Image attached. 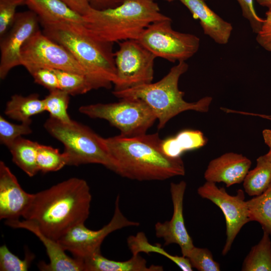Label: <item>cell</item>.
<instances>
[{
    "mask_svg": "<svg viewBox=\"0 0 271 271\" xmlns=\"http://www.w3.org/2000/svg\"><path fill=\"white\" fill-rule=\"evenodd\" d=\"M67 157L63 152L51 146L39 144L37 157L39 171L44 173L56 172L67 165Z\"/></svg>",
    "mask_w": 271,
    "mask_h": 271,
    "instance_id": "f546056e",
    "label": "cell"
},
{
    "mask_svg": "<svg viewBox=\"0 0 271 271\" xmlns=\"http://www.w3.org/2000/svg\"><path fill=\"white\" fill-rule=\"evenodd\" d=\"M188 68L185 61L179 62L157 82L142 84L121 91H113L112 94L120 99L136 98L144 101L155 114L158 121V129H162L171 119L182 112L209 111L212 101L211 96H205L196 102H188L183 98L185 93L179 89V79Z\"/></svg>",
    "mask_w": 271,
    "mask_h": 271,
    "instance_id": "5b68a950",
    "label": "cell"
},
{
    "mask_svg": "<svg viewBox=\"0 0 271 271\" xmlns=\"http://www.w3.org/2000/svg\"><path fill=\"white\" fill-rule=\"evenodd\" d=\"M79 111L89 117L108 121L124 137L147 133L157 120L150 106L144 101L136 98H121L117 102L83 105Z\"/></svg>",
    "mask_w": 271,
    "mask_h": 271,
    "instance_id": "52a82bcc",
    "label": "cell"
},
{
    "mask_svg": "<svg viewBox=\"0 0 271 271\" xmlns=\"http://www.w3.org/2000/svg\"><path fill=\"white\" fill-rule=\"evenodd\" d=\"M271 184V162L266 154L256 160L255 168L249 170L243 181L244 191L250 196L259 195Z\"/></svg>",
    "mask_w": 271,
    "mask_h": 271,
    "instance_id": "cb8c5ba5",
    "label": "cell"
},
{
    "mask_svg": "<svg viewBox=\"0 0 271 271\" xmlns=\"http://www.w3.org/2000/svg\"><path fill=\"white\" fill-rule=\"evenodd\" d=\"M73 11L84 16L91 9L89 0H60Z\"/></svg>",
    "mask_w": 271,
    "mask_h": 271,
    "instance_id": "74e56055",
    "label": "cell"
},
{
    "mask_svg": "<svg viewBox=\"0 0 271 271\" xmlns=\"http://www.w3.org/2000/svg\"><path fill=\"white\" fill-rule=\"evenodd\" d=\"M44 128L64 147L67 165H101L112 171L113 163L104 141L90 128L72 120L63 122L49 117Z\"/></svg>",
    "mask_w": 271,
    "mask_h": 271,
    "instance_id": "8992f818",
    "label": "cell"
},
{
    "mask_svg": "<svg viewBox=\"0 0 271 271\" xmlns=\"http://www.w3.org/2000/svg\"><path fill=\"white\" fill-rule=\"evenodd\" d=\"M187 257L193 268L199 271H219L220 264L216 261L211 252L206 248L194 246Z\"/></svg>",
    "mask_w": 271,
    "mask_h": 271,
    "instance_id": "d6a6232c",
    "label": "cell"
},
{
    "mask_svg": "<svg viewBox=\"0 0 271 271\" xmlns=\"http://www.w3.org/2000/svg\"><path fill=\"white\" fill-rule=\"evenodd\" d=\"M91 200L87 182L71 178L33 194L22 217L33 222L47 236L58 240L74 226L84 223Z\"/></svg>",
    "mask_w": 271,
    "mask_h": 271,
    "instance_id": "6da1fadb",
    "label": "cell"
},
{
    "mask_svg": "<svg viewBox=\"0 0 271 271\" xmlns=\"http://www.w3.org/2000/svg\"><path fill=\"white\" fill-rule=\"evenodd\" d=\"M37 15L29 10L17 13L10 29L1 38L0 78L4 79L14 68L21 66V51L26 41L39 29Z\"/></svg>",
    "mask_w": 271,
    "mask_h": 271,
    "instance_id": "4fadbf2b",
    "label": "cell"
},
{
    "mask_svg": "<svg viewBox=\"0 0 271 271\" xmlns=\"http://www.w3.org/2000/svg\"><path fill=\"white\" fill-rule=\"evenodd\" d=\"M114 52L116 79L113 91H121L152 82L157 58L137 40L119 42Z\"/></svg>",
    "mask_w": 271,
    "mask_h": 271,
    "instance_id": "30bf717a",
    "label": "cell"
},
{
    "mask_svg": "<svg viewBox=\"0 0 271 271\" xmlns=\"http://www.w3.org/2000/svg\"><path fill=\"white\" fill-rule=\"evenodd\" d=\"M120 196L115 199L113 215L110 221L101 229L93 230L85 227L84 223L78 224L68 231L57 241L66 251L81 260L100 252V246L109 234L124 227L139 226L140 223L130 220L120 208Z\"/></svg>",
    "mask_w": 271,
    "mask_h": 271,
    "instance_id": "8fae6325",
    "label": "cell"
},
{
    "mask_svg": "<svg viewBox=\"0 0 271 271\" xmlns=\"http://www.w3.org/2000/svg\"><path fill=\"white\" fill-rule=\"evenodd\" d=\"M198 194L217 206L225 217L226 239L222 251L223 255L230 250L233 241L242 227L249 222L244 191L239 189L235 195L229 194L225 188L206 181L197 189Z\"/></svg>",
    "mask_w": 271,
    "mask_h": 271,
    "instance_id": "7c38bea8",
    "label": "cell"
},
{
    "mask_svg": "<svg viewBox=\"0 0 271 271\" xmlns=\"http://www.w3.org/2000/svg\"><path fill=\"white\" fill-rule=\"evenodd\" d=\"M41 25L45 35L64 47L86 69L95 89L111 87L116 79L113 44L94 39L83 26L65 23Z\"/></svg>",
    "mask_w": 271,
    "mask_h": 271,
    "instance_id": "277c9868",
    "label": "cell"
},
{
    "mask_svg": "<svg viewBox=\"0 0 271 271\" xmlns=\"http://www.w3.org/2000/svg\"><path fill=\"white\" fill-rule=\"evenodd\" d=\"M59 81V89L70 95L83 94L94 89L85 75L68 71L54 69Z\"/></svg>",
    "mask_w": 271,
    "mask_h": 271,
    "instance_id": "f1b7e54d",
    "label": "cell"
},
{
    "mask_svg": "<svg viewBox=\"0 0 271 271\" xmlns=\"http://www.w3.org/2000/svg\"><path fill=\"white\" fill-rule=\"evenodd\" d=\"M251 165V161L241 154L226 153L209 163L204 177L206 181L223 182L228 187L242 182Z\"/></svg>",
    "mask_w": 271,
    "mask_h": 271,
    "instance_id": "e0dca14e",
    "label": "cell"
},
{
    "mask_svg": "<svg viewBox=\"0 0 271 271\" xmlns=\"http://www.w3.org/2000/svg\"><path fill=\"white\" fill-rule=\"evenodd\" d=\"M258 44L267 51L271 52V11L265 13V18L262 27L256 34Z\"/></svg>",
    "mask_w": 271,
    "mask_h": 271,
    "instance_id": "8d00e7d4",
    "label": "cell"
},
{
    "mask_svg": "<svg viewBox=\"0 0 271 271\" xmlns=\"http://www.w3.org/2000/svg\"><path fill=\"white\" fill-rule=\"evenodd\" d=\"M84 271H163L161 265L148 266L147 260L139 254L125 261H116L106 258L101 252L94 254L82 260Z\"/></svg>",
    "mask_w": 271,
    "mask_h": 271,
    "instance_id": "ffe728a7",
    "label": "cell"
},
{
    "mask_svg": "<svg viewBox=\"0 0 271 271\" xmlns=\"http://www.w3.org/2000/svg\"><path fill=\"white\" fill-rule=\"evenodd\" d=\"M35 257L34 254L27 249L24 259H21L4 244L0 247V270L27 271Z\"/></svg>",
    "mask_w": 271,
    "mask_h": 271,
    "instance_id": "4dcf8cb0",
    "label": "cell"
},
{
    "mask_svg": "<svg viewBox=\"0 0 271 271\" xmlns=\"http://www.w3.org/2000/svg\"><path fill=\"white\" fill-rule=\"evenodd\" d=\"M45 111L44 99L39 94L27 96L14 94L7 102L5 113L9 117L21 122H32L31 117Z\"/></svg>",
    "mask_w": 271,
    "mask_h": 271,
    "instance_id": "44dd1931",
    "label": "cell"
},
{
    "mask_svg": "<svg viewBox=\"0 0 271 271\" xmlns=\"http://www.w3.org/2000/svg\"><path fill=\"white\" fill-rule=\"evenodd\" d=\"M207 142L206 138L201 131L185 130L175 137L162 140L161 146L167 156L178 158L185 152L203 147Z\"/></svg>",
    "mask_w": 271,
    "mask_h": 271,
    "instance_id": "7402d4cb",
    "label": "cell"
},
{
    "mask_svg": "<svg viewBox=\"0 0 271 271\" xmlns=\"http://www.w3.org/2000/svg\"><path fill=\"white\" fill-rule=\"evenodd\" d=\"M262 137L264 142L269 149H271V129H265L262 131Z\"/></svg>",
    "mask_w": 271,
    "mask_h": 271,
    "instance_id": "60d3db41",
    "label": "cell"
},
{
    "mask_svg": "<svg viewBox=\"0 0 271 271\" xmlns=\"http://www.w3.org/2000/svg\"><path fill=\"white\" fill-rule=\"evenodd\" d=\"M127 245L132 255L139 254L141 252L147 254L157 253L172 261L183 271L193 270V267L187 257L183 255H172L167 252L160 244H151L143 232H139L136 235L129 236L127 238Z\"/></svg>",
    "mask_w": 271,
    "mask_h": 271,
    "instance_id": "d4e9b609",
    "label": "cell"
},
{
    "mask_svg": "<svg viewBox=\"0 0 271 271\" xmlns=\"http://www.w3.org/2000/svg\"><path fill=\"white\" fill-rule=\"evenodd\" d=\"M38 143L25 138H18L10 148L13 162L29 177L39 172L37 163Z\"/></svg>",
    "mask_w": 271,
    "mask_h": 271,
    "instance_id": "603a6c76",
    "label": "cell"
},
{
    "mask_svg": "<svg viewBox=\"0 0 271 271\" xmlns=\"http://www.w3.org/2000/svg\"><path fill=\"white\" fill-rule=\"evenodd\" d=\"M223 111L227 113H238V114H241L242 115L257 116V117H259L266 119L269 120H271V114H269V115L263 114L255 113H252V112H246V111H237V110H232L230 109H228L224 107L223 108Z\"/></svg>",
    "mask_w": 271,
    "mask_h": 271,
    "instance_id": "ab89813d",
    "label": "cell"
},
{
    "mask_svg": "<svg viewBox=\"0 0 271 271\" xmlns=\"http://www.w3.org/2000/svg\"><path fill=\"white\" fill-rule=\"evenodd\" d=\"M123 0H89L91 8L96 10H105L120 5Z\"/></svg>",
    "mask_w": 271,
    "mask_h": 271,
    "instance_id": "f35d334b",
    "label": "cell"
},
{
    "mask_svg": "<svg viewBox=\"0 0 271 271\" xmlns=\"http://www.w3.org/2000/svg\"><path fill=\"white\" fill-rule=\"evenodd\" d=\"M241 9L242 15L250 23L252 31L257 34L263 24L264 19L256 14L253 5V0H236Z\"/></svg>",
    "mask_w": 271,
    "mask_h": 271,
    "instance_id": "d590c367",
    "label": "cell"
},
{
    "mask_svg": "<svg viewBox=\"0 0 271 271\" xmlns=\"http://www.w3.org/2000/svg\"><path fill=\"white\" fill-rule=\"evenodd\" d=\"M137 40L157 58L173 63L192 57L200 43L197 36L174 30L170 18L150 24Z\"/></svg>",
    "mask_w": 271,
    "mask_h": 271,
    "instance_id": "ba28073f",
    "label": "cell"
},
{
    "mask_svg": "<svg viewBox=\"0 0 271 271\" xmlns=\"http://www.w3.org/2000/svg\"><path fill=\"white\" fill-rule=\"evenodd\" d=\"M269 234L263 231L262 238L245 258L241 270L271 271V240Z\"/></svg>",
    "mask_w": 271,
    "mask_h": 271,
    "instance_id": "484cf974",
    "label": "cell"
},
{
    "mask_svg": "<svg viewBox=\"0 0 271 271\" xmlns=\"http://www.w3.org/2000/svg\"><path fill=\"white\" fill-rule=\"evenodd\" d=\"M70 95L60 89L49 91L44 99L45 111L50 117L58 121L70 123L73 120L68 113Z\"/></svg>",
    "mask_w": 271,
    "mask_h": 271,
    "instance_id": "83f0119b",
    "label": "cell"
},
{
    "mask_svg": "<svg viewBox=\"0 0 271 271\" xmlns=\"http://www.w3.org/2000/svg\"><path fill=\"white\" fill-rule=\"evenodd\" d=\"M84 31L98 41L112 43L138 40L152 23L169 17L162 14L154 0H123L105 10L92 8L83 16Z\"/></svg>",
    "mask_w": 271,
    "mask_h": 271,
    "instance_id": "3957f363",
    "label": "cell"
},
{
    "mask_svg": "<svg viewBox=\"0 0 271 271\" xmlns=\"http://www.w3.org/2000/svg\"><path fill=\"white\" fill-rule=\"evenodd\" d=\"M21 66L30 74L40 68L62 70L81 74L87 77L92 83L86 69L73 55L40 30L31 37L23 46L21 51Z\"/></svg>",
    "mask_w": 271,
    "mask_h": 271,
    "instance_id": "9c48e42d",
    "label": "cell"
},
{
    "mask_svg": "<svg viewBox=\"0 0 271 271\" xmlns=\"http://www.w3.org/2000/svg\"><path fill=\"white\" fill-rule=\"evenodd\" d=\"M266 155L271 162V149H269V151L266 154Z\"/></svg>",
    "mask_w": 271,
    "mask_h": 271,
    "instance_id": "7bdbcfd3",
    "label": "cell"
},
{
    "mask_svg": "<svg viewBox=\"0 0 271 271\" xmlns=\"http://www.w3.org/2000/svg\"><path fill=\"white\" fill-rule=\"evenodd\" d=\"M26 5V0H0V37L10 29L15 20L17 8Z\"/></svg>",
    "mask_w": 271,
    "mask_h": 271,
    "instance_id": "836d02e7",
    "label": "cell"
},
{
    "mask_svg": "<svg viewBox=\"0 0 271 271\" xmlns=\"http://www.w3.org/2000/svg\"><path fill=\"white\" fill-rule=\"evenodd\" d=\"M199 21L205 35L221 45L227 44L233 30L232 25L212 11L204 0H179Z\"/></svg>",
    "mask_w": 271,
    "mask_h": 271,
    "instance_id": "ac0fdd59",
    "label": "cell"
},
{
    "mask_svg": "<svg viewBox=\"0 0 271 271\" xmlns=\"http://www.w3.org/2000/svg\"><path fill=\"white\" fill-rule=\"evenodd\" d=\"M32 122H22L15 124L0 116V142L9 149L15 141L23 135L30 134L32 132L31 127Z\"/></svg>",
    "mask_w": 271,
    "mask_h": 271,
    "instance_id": "1f68e13d",
    "label": "cell"
},
{
    "mask_svg": "<svg viewBox=\"0 0 271 271\" xmlns=\"http://www.w3.org/2000/svg\"><path fill=\"white\" fill-rule=\"evenodd\" d=\"M30 10L38 16L40 25L65 23L83 26V16L60 0H26Z\"/></svg>",
    "mask_w": 271,
    "mask_h": 271,
    "instance_id": "d6986e66",
    "label": "cell"
},
{
    "mask_svg": "<svg viewBox=\"0 0 271 271\" xmlns=\"http://www.w3.org/2000/svg\"><path fill=\"white\" fill-rule=\"evenodd\" d=\"M186 186L184 181L170 184V191L173 207L172 218L169 221L158 222L155 225L156 236L164 240V246L177 244L185 257L195 246L185 226L183 215V201Z\"/></svg>",
    "mask_w": 271,
    "mask_h": 271,
    "instance_id": "5bb4252c",
    "label": "cell"
},
{
    "mask_svg": "<svg viewBox=\"0 0 271 271\" xmlns=\"http://www.w3.org/2000/svg\"><path fill=\"white\" fill-rule=\"evenodd\" d=\"M113 163L112 171L139 181H164L184 176L185 168L180 157L167 156L158 133L134 137L116 136L104 138Z\"/></svg>",
    "mask_w": 271,
    "mask_h": 271,
    "instance_id": "7a4b0ae2",
    "label": "cell"
},
{
    "mask_svg": "<svg viewBox=\"0 0 271 271\" xmlns=\"http://www.w3.org/2000/svg\"><path fill=\"white\" fill-rule=\"evenodd\" d=\"M5 224L13 228H22L29 230L35 234L44 244L49 259L48 263L41 261L38 267L43 271H84L83 261L75 257H71L65 252L57 240H54L42 232L32 221L24 219L8 220Z\"/></svg>",
    "mask_w": 271,
    "mask_h": 271,
    "instance_id": "9a60e30c",
    "label": "cell"
},
{
    "mask_svg": "<svg viewBox=\"0 0 271 271\" xmlns=\"http://www.w3.org/2000/svg\"><path fill=\"white\" fill-rule=\"evenodd\" d=\"M33 194L24 191L10 169L0 162V219H19L30 205Z\"/></svg>",
    "mask_w": 271,
    "mask_h": 271,
    "instance_id": "2e32d148",
    "label": "cell"
},
{
    "mask_svg": "<svg viewBox=\"0 0 271 271\" xmlns=\"http://www.w3.org/2000/svg\"><path fill=\"white\" fill-rule=\"evenodd\" d=\"M250 221H256L271 234V184L261 194L246 201Z\"/></svg>",
    "mask_w": 271,
    "mask_h": 271,
    "instance_id": "4316f807",
    "label": "cell"
},
{
    "mask_svg": "<svg viewBox=\"0 0 271 271\" xmlns=\"http://www.w3.org/2000/svg\"><path fill=\"white\" fill-rule=\"evenodd\" d=\"M34 82L50 91L59 89L57 76L53 69L40 68L31 74Z\"/></svg>",
    "mask_w": 271,
    "mask_h": 271,
    "instance_id": "e575fe53",
    "label": "cell"
},
{
    "mask_svg": "<svg viewBox=\"0 0 271 271\" xmlns=\"http://www.w3.org/2000/svg\"><path fill=\"white\" fill-rule=\"evenodd\" d=\"M261 6L266 7L268 11H271V0H256Z\"/></svg>",
    "mask_w": 271,
    "mask_h": 271,
    "instance_id": "b9f144b4",
    "label": "cell"
},
{
    "mask_svg": "<svg viewBox=\"0 0 271 271\" xmlns=\"http://www.w3.org/2000/svg\"><path fill=\"white\" fill-rule=\"evenodd\" d=\"M165 1H168V2H172V1H175V0H165Z\"/></svg>",
    "mask_w": 271,
    "mask_h": 271,
    "instance_id": "ee69618b",
    "label": "cell"
}]
</instances>
